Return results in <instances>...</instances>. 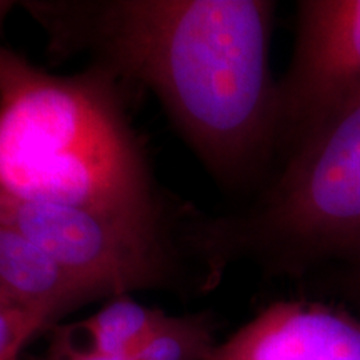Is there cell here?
I'll return each mask as SVG.
<instances>
[{"label": "cell", "instance_id": "obj_1", "mask_svg": "<svg viewBox=\"0 0 360 360\" xmlns=\"http://www.w3.org/2000/svg\"><path fill=\"white\" fill-rule=\"evenodd\" d=\"M52 56L150 90L215 182L257 187L277 159L267 0H27Z\"/></svg>", "mask_w": 360, "mask_h": 360}, {"label": "cell", "instance_id": "obj_5", "mask_svg": "<svg viewBox=\"0 0 360 360\" xmlns=\"http://www.w3.org/2000/svg\"><path fill=\"white\" fill-rule=\"evenodd\" d=\"M360 105V0H302L277 82V159Z\"/></svg>", "mask_w": 360, "mask_h": 360}, {"label": "cell", "instance_id": "obj_9", "mask_svg": "<svg viewBox=\"0 0 360 360\" xmlns=\"http://www.w3.org/2000/svg\"><path fill=\"white\" fill-rule=\"evenodd\" d=\"M215 347L212 315L164 314L132 360H210Z\"/></svg>", "mask_w": 360, "mask_h": 360}, {"label": "cell", "instance_id": "obj_8", "mask_svg": "<svg viewBox=\"0 0 360 360\" xmlns=\"http://www.w3.org/2000/svg\"><path fill=\"white\" fill-rule=\"evenodd\" d=\"M165 312L147 307L132 295H117L107 300L92 317L77 328L89 337V347L103 355L127 359L137 354Z\"/></svg>", "mask_w": 360, "mask_h": 360}, {"label": "cell", "instance_id": "obj_2", "mask_svg": "<svg viewBox=\"0 0 360 360\" xmlns=\"http://www.w3.org/2000/svg\"><path fill=\"white\" fill-rule=\"evenodd\" d=\"M47 204L165 219L120 80L56 75L0 47V205Z\"/></svg>", "mask_w": 360, "mask_h": 360}, {"label": "cell", "instance_id": "obj_10", "mask_svg": "<svg viewBox=\"0 0 360 360\" xmlns=\"http://www.w3.org/2000/svg\"><path fill=\"white\" fill-rule=\"evenodd\" d=\"M45 330L42 319L0 297V360H19L25 345Z\"/></svg>", "mask_w": 360, "mask_h": 360}, {"label": "cell", "instance_id": "obj_12", "mask_svg": "<svg viewBox=\"0 0 360 360\" xmlns=\"http://www.w3.org/2000/svg\"><path fill=\"white\" fill-rule=\"evenodd\" d=\"M345 292L349 299L360 309V260L350 264L347 276H345Z\"/></svg>", "mask_w": 360, "mask_h": 360}, {"label": "cell", "instance_id": "obj_7", "mask_svg": "<svg viewBox=\"0 0 360 360\" xmlns=\"http://www.w3.org/2000/svg\"><path fill=\"white\" fill-rule=\"evenodd\" d=\"M0 297L53 328L96 297L51 254L0 219Z\"/></svg>", "mask_w": 360, "mask_h": 360}, {"label": "cell", "instance_id": "obj_13", "mask_svg": "<svg viewBox=\"0 0 360 360\" xmlns=\"http://www.w3.org/2000/svg\"><path fill=\"white\" fill-rule=\"evenodd\" d=\"M13 7H15V2H7V0H0V37H2L4 25H6V20H7L8 13L13 11Z\"/></svg>", "mask_w": 360, "mask_h": 360}, {"label": "cell", "instance_id": "obj_3", "mask_svg": "<svg viewBox=\"0 0 360 360\" xmlns=\"http://www.w3.org/2000/svg\"><path fill=\"white\" fill-rule=\"evenodd\" d=\"M281 164L249 209L180 215V247L199 267L202 290L238 262L302 276L327 260H360V105Z\"/></svg>", "mask_w": 360, "mask_h": 360}, {"label": "cell", "instance_id": "obj_4", "mask_svg": "<svg viewBox=\"0 0 360 360\" xmlns=\"http://www.w3.org/2000/svg\"><path fill=\"white\" fill-rule=\"evenodd\" d=\"M0 219L32 238L97 300L182 283L179 219H135L47 204L0 205Z\"/></svg>", "mask_w": 360, "mask_h": 360}, {"label": "cell", "instance_id": "obj_11", "mask_svg": "<svg viewBox=\"0 0 360 360\" xmlns=\"http://www.w3.org/2000/svg\"><path fill=\"white\" fill-rule=\"evenodd\" d=\"M75 327H53L52 344L47 360H127L103 355L94 349H82L74 342Z\"/></svg>", "mask_w": 360, "mask_h": 360}, {"label": "cell", "instance_id": "obj_6", "mask_svg": "<svg viewBox=\"0 0 360 360\" xmlns=\"http://www.w3.org/2000/svg\"><path fill=\"white\" fill-rule=\"evenodd\" d=\"M210 360H360V322L322 304L278 300L217 344Z\"/></svg>", "mask_w": 360, "mask_h": 360}]
</instances>
